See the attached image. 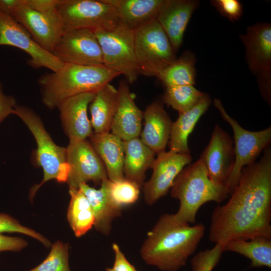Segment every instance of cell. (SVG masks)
I'll use <instances>...</instances> for the list:
<instances>
[{
    "label": "cell",
    "mask_w": 271,
    "mask_h": 271,
    "mask_svg": "<svg viewBox=\"0 0 271 271\" xmlns=\"http://www.w3.org/2000/svg\"><path fill=\"white\" fill-rule=\"evenodd\" d=\"M227 202L212 212L208 238L224 245L256 236L271 238V148L243 168Z\"/></svg>",
    "instance_id": "cell-1"
},
{
    "label": "cell",
    "mask_w": 271,
    "mask_h": 271,
    "mask_svg": "<svg viewBox=\"0 0 271 271\" xmlns=\"http://www.w3.org/2000/svg\"><path fill=\"white\" fill-rule=\"evenodd\" d=\"M205 231L202 223L191 225L175 214L164 213L148 233L141 257L147 264L161 270L178 271L194 253Z\"/></svg>",
    "instance_id": "cell-2"
},
{
    "label": "cell",
    "mask_w": 271,
    "mask_h": 271,
    "mask_svg": "<svg viewBox=\"0 0 271 271\" xmlns=\"http://www.w3.org/2000/svg\"><path fill=\"white\" fill-rule=\"evenodd\" d=\"M120 74L102 65L64 63L58 70L45 73L38 80L43 103L50 109L65 100L84 93H96Z\"/></svg>",
    "instance_id": "cell-3"
},
{
    "label": "cell",
    "mask_w": 271,
    "mask_h": 271,
    "mask_svg": "<svg viewBox=\"0 0 271 271\" xmlns=\"http://www.w3.org/2000/svg\"><path fill=\"white\" fill-rule=\"evenodd\" d=\"M171 197L179 201L175 214L177 218L189 224L196 223L200 207L208 202L218 204L229 194L227 188L214 184L209 178L200 159L186 166L175 179L171 188Z\"/></svg>",
    "instance_id": "cell-4"
},
{
    "label": "cell",
    "mask_w": 271,
    "mask_h": 271,
    "mask_svg": "<svg viewBox=\"0 0 271 271\" xmlns=\"http://www.w3.org/2000/svg\"><path fill=\"white\" fill-rule=\"evenodd\" d=\"M13 114L22 119L33 135L37 146L35 161L43 171V180L32 188L31 197H33L38 189L49 180L67 182L69 168L66 161V149L53 141L41 118L30 108L16 105Z\"/></svg>",
    "instance_id": "cell-5"
},
{
    "label": "cell",
    "mask_w": 271,
    "mask_h": 271,
    "mask_svg": "<svg viewBox=\"0 0 271 271\" xmlns=\"http://www.w3.org/2000/svg\"><path fill=\"white\" fill-rule=\"evenodd\" d=\"M134 47L140 75L157 77L177 59L167 36L156 20L134 31Z\"/></svg>",
    "instance_id": "cell-6"
},
{
    "label": "cell",
    "mask_w": 271,
    "mask_h": 271,
    "mask_svg": "<svg viewBox=\"0 0 271 271\" xmlns=\"http://www.w3.org/2000/svg\"><path fill=\"white\" fill-rule=\"evenodd\" d=\"M56 10L63 33L76 29L109 31L121 23L114 8L104 0H59Z\"/></svg>",
    "instance_id": "cell-7"
},
{
    "label": "cell",
    "mask_w": 271,
    "mask_h": 271,
    "mask_svg": "<svg viewBox=\"0 0 271 271\" xmlns=\"http://www.w3.org/2000/svg\"><path fill=\"white\" fill-rule=\"evenodd\" d=\"M93 32L101 49L103 65L123 75L128 83L135 82L140 74L134 52V31L121 23L109 31Z\"/></svg>",
    "instance_id": "cell-8"
},
{
    "label": "cell",
    "mask_w": 271,
    "mask_h": 271,
    "mask_svg": "<svg viewBox=\"0 0 271 271\" xmlns=\"http://www.w3.org/2000/svg\"><path fill=\"white\" fill-rule=\"evenodd\" d=\"M214 104L233 132L235 164L226 185L230 195L238 182L242 169L255 163L262 151L270 146L271 127L256 131L246 130L228 114L220 99H215Z\"/></svg>",
    "instance_id": "cell-9"
},
{
    "label": "cell",
    "mask_w": 271,
    "mask_h": 271,
    "mask_svg": "<svg viewBox=\"0 0 271 271\" xmlns=\"http://www.w3.org/2000/svg\"><path fill=\"white\" fill-rule=\"evenodd\" d=\"M250 71L257 77L261 95L271 102V25L258 23L249 26L245 35H240Z\"/></svg>",
    "instance_id": "cell-10"
},
{
    "label": "cell",
    "mask_w": 271,
    "mask_h": 271,
    "mask_svg": "<svg viewBox=\"0 0 271 271\" xmlns=\"http://www.w3.org/2000/svg\"><path fill=\"white\" fill-rule=\"evenodd\" d=\"M18 48L30 56L29 65L33 68L44 67L55 72L63 65L53 54L40 47L29 32L11 16L0 11V46Z\"/></svg>",
    "instance_id": "cell-11"
},
{
    "label": "cell",
    "mask_w": 271,
    "mask_h": 271,
    "mask_svg": "<svg viewBox=\"0 0 271 271\" xmlns=\"http://www.w3.org/2000/svg\"><path fill=\"white\" fill-rule=\"evenodd\" d=\"M66 149L69 171V188L78 189L80 184L92 181L96 185L108 178L101 159L90 142L86 140L70 142Z\"/></svg>",
    "instance_id": "cell-12"
},
{
    "label": "cell",
    "mask_w": 271,
    "mask_h": 271,
    "mask_svg": "<svg viewBox=\"0 0 271 271\" xmlns=\"http://www.w3.org/2000/svg\"><path fill=\"white\" fill-rule=\"evenodd\" d=\"M52 53L63 63L102 65V54L94 32L89 29L64 32Z\"/></svg>",
    "instance_id": "cell-13"
},
{
    "label": "cell",
    "mask_w": 271,
    "mask_h": 271,
    "mask_svg": "<svg viewBox=\"0 0 271 271\" xmlns=\"http://www.w3.org/2000/svg\"><path fill=\"white\" fill-rule=\"evenodd\" d=\"M157 155L152 168L151 177L142 186L145 201L148 205H153L167 194L177 176L192 160L190 154L170 150Z\"/></svg>",
    "instance_id": "cell-14"
},
{
    "label": "cell",
    "mask_w": 271,
    "mask_h": 271,
    "mask_svg": "<svg viewBox=\"0 0 271 271\" xmlns=\"http://www.w3.org/2000/svg\"><path fill=\"white\" fill-rule=\"evenodd\" d=\"M233 141L230 135L216 124L210 141L200 155L209 179L215 184L224 186L235 164Z\"/></svg>",
    "instance_id": "cell-15"
},
{
    "label": "cell",
    "mask_w": 271,
    "mask_h": 271,
    "mask_svg": "<svg viewBox=\"0 0 271 271\" xmlns=\"http://www.w3.org/2000/svg\"><path fill=\"white\" fill-rule=\"evenodd\" d=\"M11 16L29 32L40 47L52 53L63 33L56 9L41 13L23 5Z\"/></svg>",
    "instance_id": "cell-16"
},
{
    "label": "cell",
    "mask_w": 271,
    "mask_h": 271,
    "mask_svg": "<svg viewBox=\"0 0 271 271\" xmlns=\"http://www.w3.org/2000/svg\"><path fill=\"white\" fill-rule=\"evenodd\" d=\"M117 90V105L111 125V133L123 141L139 138L143 111L136 105L134 95L130 91L125 79L119 81Z\"/></svg>",
    "instance_id": "cell-17"
},
{
    "label": "cell",
    "mask_w": 271,
    "mask_h": 271,
    "mask_svg": "<svg viewBox=\"0 0 271 271\" xmlns=\"http://www.w3.org/2000/svg\"><path fill=\"white\" fill-rule=\"evenodd\" d=\"M95 94L92 92L78 94L66 99L58 106L70 142L86 140L93 133L87 108Z\"/></svg>",
    "instance_id": "cell-18"
},
{
    "label": "cell",
    "mask_w": 271,
    "mask_h": 271,
    "mask_svg": "<svg viewBox=\"0 0 271 271\" xmlns=\"http://www.w3.org/2000/svg\"><path fill=\"white\" fill-rule=\"evenodd\" d=\"M198 2L194 0H164L156 18L167 36L174 51L181 47L185 31L196 9Z\"/></svg>",
    "instance_id": "cell-19"
},
{
    "label": "cell",
    "mask_w": 271,
    "mask_h": 271,
    "mask_svg": "<svg viewBox=\"0 0 271 271\" xmlns=\"http://www.w3.org/2000/svg\"><path fill=\"white\" fill-rule=\"evenodd\" d=\"M144 127L141 141L156 154L165 151L168 144L172 121L163 103L155 101L143 111Z\"/></svg>",
    "instance_id": "cell-20"
},
{
    "label": "cell",
    "mask_w": 271,
    "mask_h": 271,
    "mask_svg": "<svg viewBox=\"0 0 271 271\" xmlns=\"http://www.w3.org/2000/svg\"><path fill=\"white\" fill-rule=\"evenodd\" d=\"M90 143L105 167L108 179L116 181L125 178L123 173V141L112 133H93Z\"/></svg>",
    "instance_id": "cell-21"
},
{
    "label": "cell",
    "mask_w": 271,
    "mask_h": 271,
    "mask_svg": "<svg viewBox=\"0 0 271 271\" xmlns=\"http://www.w3.org/2000/svg\"><path fill=\"white\" fill-rule=\"evenodd\" d=\"M103 180L98 189L86 183L80 185L79 189L85 195L91 205L94 216L95 228L107 235L111 231L113 220L121 215L122 208L115 205L110 200L107 191L106 181Z\"/></svg>",
    "instance_id": "cell-22"
},
{
    "label": "cell",
    "mask_w": 271,
    "mask_h": 271,
    "mask_svg": "<svg viewBox=\"0 0 271 271\" xmlns=\"http://www.w3.org/2000/svg\"><path fill=\"white\" fill-rule=\"evenodd\" d=\"M116 11L122 24L135 31L156 20L164 0H104Z\"/></svg>",
    "instance_id": "cell-23"
},
{
    "label": "cell",
    "mask_w": 271,
    "mask_h": 271,
    "mask_svg": "<svg viewBox=\"0 0 271 271\" xmlns=\"http://www.w3.org/2000/svg\"><path fill=\"white\" fill-rule=\"evenodd\" d=\"M211 103L210 96L204 93L200 101L189 110L179 114L172 122L168 146L170 151L179 154H190L188 138L199 118L205 113Z\"/></svg>",
    "instance_id": "cell-24"
},
{
    "label": "cell",
    "mask_w": 271,
    "mask_h": 271,
    "mask_svg": "<svg viewBox=\"0 0 271 271\" xmlns=\"http://www.w3.org/2000/svg\"><path fill=\"white\" fill-rule=\"evenodd\" d=\"M123 144L124 177L134 182L142 188L145 182L146 172L152 169L156 153L139 138L123 141Z\"/></svg>",
    "instance_id": "cell-25"
},
{
    "label": "cell",
    "mask_w": 271,
    "mask_h": 271,
    "mask_svg": "<svg viewBox=\"0 0 271 271\" xmlns=\"http://www.w3.org/2000/svg\"><path fill=\"white\" fill-rule=\"evenodd\" d=\"M117 90L108 83L98 90L89 104L91 123L95 133L109 132L116 111Z\"/></svg>",
    "instance_id": "cell-26"
},
{
    "label": "cell",
    "mask_w": 271,
    "mask_h": 271,
    "mask_svg": "<svg viewBox=\"0 0 271 271\" xmlns=\"http://www.w3.org/2000/svg\"><path fill=\"white\" fill-rule=\"evenodd\" d=\"M224 249L247 257L251 267L271 268V238L256 236L246 240H232L225 244Z\"/></svg>",
    "instance_id": "cell-27"
},
{
    "label": "cell",
    "mask_w": 271,
    "mask_h": 271,
    "mask_svg": "<svg viewBox=\"0 0 271 271\" xmlns=\"http://www.w3.org/2000/svg\"><path fill=\"white\" fill-rule=\"evenodd\" d=\"M70 200L67 219L76 237H80L94 226V216L86 197L78 189H69Z\"/></svg>",
    "instance_id": "cell-28"
},
{
    "label": "cell",
    "mask_w": 271,
    "mask_h": 271,
    "mask_svg": "<svg viewBox=\"0 0 271 271\" xmlns=\"http://www.w3.org/2000/svg\"><path fill=\"white\" fill-rule=\"evenodd\" d=\"M196 57L190 51L182 55L166 67L158 76L166 87L195 84Z\"/></svg>",
    "instance_id": "cell-29"
},
{
    "label": "cell",
    "mask_w": 271,
    "mask_h": 271,
    "mask_svg": "<svg viewBox=\"0 0 271 271\" xmlns=\"http://www.w3.org/2000/svg\"><path fill=\"white\" fill-rule=\"evenodd\" d=\"M204 95L194 85H186L166 87L163 102L179 114L185 112L194 107Z\"/></svg>",
    "instance_id": "cell-30"
},
{
    "label": "cell",
    "mask_w": 271,
    "mask_h": 271,
    "mask_svg": "<svg viewBox=\"0 0 271 271\" xmlns=\"http://www.w3.org/2000/svg\"><path fill=\"white\" fill-rule=\"evenodd\" d=\"M106 184L110 200L119 208L132 204L139 198L141 187L133 181L126 178L116 181L107 179Z\"/></svg>",
    "instance_id": "cell-31"
},
{
    "label": "cell",
    "mask_w": 271,
    "mask_h": 271,
    "mask_svg": "<svg viewBox=\"0 0 271 271\" xmlns=\"http://www.w3.org/2000/svg\"><path fill=\"white\" fill-rule=\"evenodd\" d=\"M69 245L58 240L51 245L47 257L28 271H71L69 265Z\"/></svg>",
    "instance_id": "cell-32"
},
{
    "label": "cell",
    "mask_w": 271,
    "mask_h": 271,
    "mask_svg": "<svg viewBox=\"0 0 271 271\" xmlns=\"http://www.w3.org/2000/svg\"><path fill=\"white\" fill-rule=\"evenodd\" d=\"M224 252V245L216 243L213 247L201 251L191 259L192 271H212Z\"/></svg>",
    "instance_id": "cell-33"
},
{
    "label": "cell",
    "mask_w": 271,
    "mask_h": 271,
    "mask_svg": "<svg viewBox=\"0 0 271 271\" xmlns=\"http://www.w3.org/2000/svg\"><path fill=\"white\" fill-rule=\"evenodd\" d=\"M5 232L24 234L37 239L47 247L51 246L50 241L40 233L21 225L10 215L0 213V233Z\"/></svg>",
    "instance_id": "cell-34"
},
{
    "label": "cell",
    "mask_w": 271,
    "mask_h": 271,
    "mask_svg": "<svg viewBox=\"0 0 271 271\" xmlns=\"http://www.w3.org/2000/svg\"><path fill=\"white\" fill-rule=\"evenodd\" d=\"M211 3L221 15L230 21H237L241 17L242 6L237 0H214Z\"/></svg>",
    "instance_id": "cell-35"
},
{
    "label": "cell",
    "mask_w": 271,
    "mask_h": 271,
    "mask_svg": "<svg viewBox=\"0 0 271 271\" xmlns=\"http://www.w3.org/2000/svg\"><path fill=\"white\" fill-rule=\"evenodd\" d=\"M27 245V241L22 238L6 236L0 233V253L5 251H19Z\"/></svg>",
    "instance_id": "cell-36"
},
{
    "label": "cell",
    "mask_w": 271,
    "mask_h": 271,
    "mask_svg": "<svg viewBox=\"0 0 271 271\" xmlns=\"http://www.w3.org/2000/svg\"><path fill=\"white\" fill-rule=\"evenodd\" d=\"M112 248L114 253V260L112 271H138L126 258L118 245L114 243Z\"/></svg>",
    "instance_id": "cell-37"
},
{
    "label": "cell",
    "mask_w": 271,
    "mask_h": 271,
    "mask_svg": "<svg viewBox=\"0 0 271 271\" xmlns=\"http://www.w3.org/2000/svg\"><path fill=\"white\" fill-rule=\"evenodd\" d=\"M16 105L15 98L11 95H7L3 92V85L0 82V123L10 114H13Z\"/></svg>",
    "instance_id": "cell-38"
},
{
    "label": "cell",
    "mask_w": 271,
    "mask_h": 271,
    "mask_svg": "<svg viewBox=\"0 0 271 271\" xmlns=\"http://www.w3.org/2000/svg\"><path fill=\"white\" fill-rule=\"evenodd\" d=\"M59 0H25V5L31 9L46 13L56 9Z\"/></svg>",
    "instance_id": "cell-39"
},
{
    "label": "cell",
    "mask_w": 271,
    "mask_h": 271,
    "mask_svg": "<svg viewBox=\"0 0 271 271\" xmlns=\"http://www.w3.org/2000/svg\"><path fill=\"white\" fill-rule=\"evenodd\" d=\"M25 5V0H0V11L11 15L20 7Z\"/></svg>",
    "instance_id": "cell-40"
},
{
    "label": "cell",
    "mask_w": 271,
    "mask_h": 271,
    "mask_svg": "<svg viewBox=\"0 0 271 271\" xmlns=\"http://www.w3.org/2000/svg\"><path fill=\"white\" fill-rule=\"evenodd\" d=\"M106 271H112L111 268L107 267L106 268Z\"/></svg>",
    "instance_id": "cell-41"
}]
</instances>
